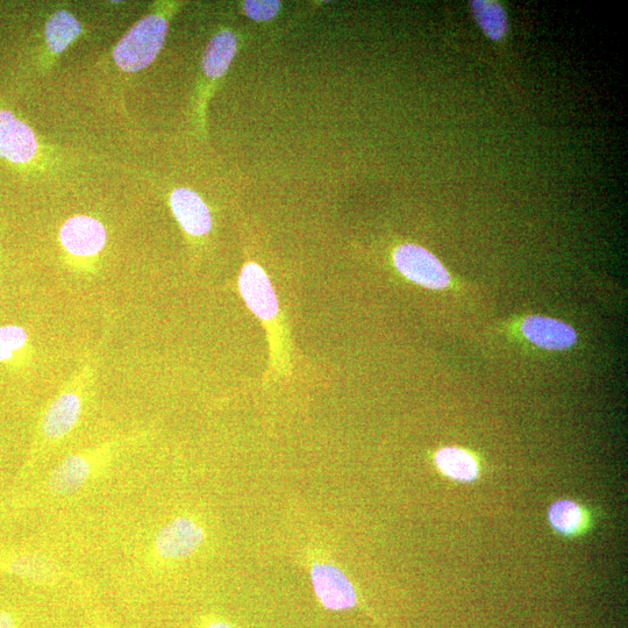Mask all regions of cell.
I'll return each mask as SVG.
<instances>
[{
  "label": "cell",
  "mask_w": 628,
  "mask_h": 628,
  "mask_svg": "<svg viewBox=\"0 0 628 628\" xmlns=\"http://www.w3.org/2000/svg\"><path fill=\"white\" fill-rule=\"evenodd\" d=\"M166 34L167 21L162 17L142 19L114 49V60L128 73L144 69L161 51Z\"/></svg>",
  "instance_id": "6da1fadb"
},
{
  "label": "cell",
  "mask_w": 628,
  "mask_h": 628,
  "mask_svg": "<svg viewBox=\"0 0 628 628\" xmlns=\"http://www.w3.org/2000/svg\"><path fill=\"white\" fill-rule=\"evenodd\" d=\"M395 266L401 273L421 287L444 289L449 284V274L430 252L416 245H403L394 255Z\"/></svg>",
  "instance_id": "7a4b0ae2"
},
{
  "label": "cell",
  "mask_w": 628,
  "mask_h": 628,
  "mask_svg": "<svg viewBox=\"0 0 628 628\" xmlns=\"http://www.w3.org/2000/svg\"><path fill=\"white\" fill-rule=\"evenodd\" d=\"M205 539L204 528L190 517H177L156 534L154 549L163 560L188 558Z\"/></svg>",
  "instance_id": "3957f363"
},
{
  "label": "cell",
  "mask_w": 628,
  "mask_h": 628,
  "mask_svg": "<svg viewBox=\"0 0 628 628\" xmlns=\"http://www.w3.org/2000/svg\"><path fill=\"white\" fill-rule=\"evenodd\" d=\"M311 581L314 594L328 610H347L358 603L353 584L339 568L330 563L314 562L311 567Z\"/></svg>",
  "instance_id": "277c9868"
},
{
  "label": "cell",
  "mask_w": 628,
  "mask_h": 628,
  "mask_svg": "<svg viewBox=\"0 0 628 628\" xmlns=\"http://www.w3.org/2000/svg\"><path fill=\"white\" fill-rule=\"evenodd\" d=\"M83 398L80 388L66 389L45 412L41 423V437L44 442L51 444L70 433L81 417Z\"/></svg>",
  "instance_id": "5b68a950"
},
{
  "label": "cell",
  "mask_w": 628,
  "mask_h": 628,
  "mask_svg": "<svg viewBox=\"0 0 628 628\" xmlns=\"http://www.w3.org/2000/svg\"><path fill=\"white\" fill-rule=\"evenodd\" d=\"M239 290L248 308L262 320L273 319L278 312V301L273 285L264 270L248 263L239 278Z\"/></svg>",
  "instance_id": "8992f818"
},
{
  "label": "cell",
  "mask_w": 628,
  "mask_h": 628,
  "mask_svg": "<svg viewBox=\"0 0 628 628\" xmlns=\"http://www.w3.org/2000/svg\"><path fill=\"white\" fill-rule=\"evenodd\" d=\"M97 456L92 453L74 454L64 459L47 480L49 494L69 496L82 489L96 470Z\"/></svg>",
  "instance_id": "52a82bcc"
},
{
  "label": "cell",
  "mask_w": 628,
  "mask_h": 628,
  "mask_svg": "<svg viewBox=\"0 0 628 628\" xmlns=\"http://www.w3.org/2000/svg\"><path fill=\"white\" fill-rule=\"evenodd\" d=\"M60 240L70 254L87 258L102 251L106 232L104 226L94 218L74 217L61 228Z\"/></svg>",
  "instance_id": "ba28073f"
},
{
  "label": "cell",
  "mask_w": 628,
  "mask_h": 628,
  "mask_svg": "<svg viewBox=\"0 0 628 628\" xmlns=\"http://www.w3.org/2000/svg\"><path fill=\"white\" fill-rule=\"evenodd\" d=\"M37 147L30 127L12 113L0 111V156L14 163H26L33 159Z\"/></svg>",
  "instance_id": "9c48e42d"
},
{
  "label": "cell",
  "mask_w": 628,
  "mask_h": 628,
  "mask_svg": "<svg viewBox=\"0 0 628 628\" xmlns=\"http://www.w3.org/2000/svg\"><path fill=\"white\" fill-rule=\"evenodd\" d=\"M0 573L25 578L42 585H52L60 580L61 569L56 562L37 553H19L0 556Z\"/></svg>",
  "instance_id": "30bf717a"
},
{
  "label": "cell",
  "mask_w": 628,
  "mask_h": 628,
  "mask_svg": "<svg viewBox=\"0 0 628 628\" xmlns=\"http://www.w3.org/2000/svg\"><path fill=\"white\" fill-rule=\"evenodd\" d=\"M170 203L178 223L189 234L201 237L210 232L212 227L210 211L196 192L177 189L171 195Z\"/></svg>",
  "instance_id": "8fae6325"
},
{
  "label": "cell",
  "mask_w": 628,
  "mask_h": 628,
  "mask_svg": "<svg viewBox=\"0 0 628 628\" xmlns=\"http://www.w3.org/2000/svg\"><path fill=\"white\" fill-rule=\"evenodd\" d=\"M522 331L532 344L551 351L572 347L576 341V333L572 327L551 318L528 317L524 320Z\"/></svg>",
  "instance_id": "7c38bea8"
},
{
  "label": "cell",
  "mask_w": 628,
  "mask_h": 628,
  "mask_svg": "<svg viewBox=\"0 0 628 628\" xmlns=\"http://www.w3.org/2000/svg\"><path fill=\"white\" fill-rule=\"evenodd\" d=\"M237 53V37L221 32L214 37L203 56V70L211 78L223 76Z\"/></svg>",
  "instance_id": "4fadbf2b"
},
{
  "label": "cell",
  "mask_w": 628,
  "mask_h": 628,
  "mask_svg": "<svg viewBox=\"0 0 628 628\" xmlns=\"http://www.w3.org/2000/svg\"><path fill=\"white\" fill-rule=\"evenodd\" d=\"M438 468L448 477L461 482L474 481L478 474L477 462L459 448H444L435 455Z\"/></svg>",
  "instance_id": "5bb4252c"
},
{
  "label": "cell",
  "mask_w": 628,
  "mask_h": 628,
  "mask_svg": "<svg viewBox=\"0 0 628 628\" xmlns=\"http://www.w3.org/2000/svg\"><path fill=\"white\" fill-rule=\"evenodd\" d=\"M471 11L478 26L492 40H501L508 31V18L501 4L490 0L471 2Z\"/></svg>",
  "instance_id": "9a60e30c"
},
{
  "label": "cell",
  "mask_w": 628,
  "mask_h": 628,
  "mask_svg": "<svg viewBox=\"0 0 628 628\" xmlns=\"http://www.w3.org/2000/svg\"><path fill=\"white\" fill-rule=\"evenodd\" d=\"M81 32V24L70 13L66 11L57 12L48 20L46 25L48 47L54 53H61Z\"/></svg>",
  "instance_id": "2e32d148"
},
{
  "label": "cell",
  "mask_w": 628,
  "mask_h": 628,
  "mask_svg": "<svg viewBox=\"0 0 628 628\" xmlns=\"http://www.w3.org/2000/svg\"><path fill=\"white\" fill-rule=\"evenodd\" d=\"M548 516L555 530L566 535L577 533L585 523L583 510L570 501L555 503L549 510Z\"/></svg>",
  "instance_id": "e0dca14e"
},
{
  "label": "cell",
  "mask_w": 628,
  "mask_h": 628,
  "mask_svg": "<svg viewBox=\"0 0 628 628\" xmlns=\"http://www.w3.org/2000/svg\"><path fill=\"white\" fill-rule=\"evenodd\" d=\"M28 335L23 327H0V363H11L27 347Z\"/></svg>",
  "instance_id": "ac0fdd59"
},
{
  "label": "cell",
  "mask_w": 628,
  "mask_h": 628,
  "mask_svg": "<svg viewBox=\"0 0 628 628\" xmlns=\"http://www.w3.org/2000/svg\"><path fill=\"white\" fill-rule=\"evenodd\" d=\"M280 5V2H270V0H260V2L249 0V2L244 3V10L247 16L253 20L268 21L276 16L280 10Z\"/></svg>",
  "instance_id": "d6986e66"
},
{
  "label": "cell",
  "mask_w": 628,
  "mask_h": 628,
  "mask_svg": "<svg viewBox=\"0 0 628 628\" xmlns=\"http://www.w3.org/2000/svg\"><path fill=\"white\" fill-rule=\"evenodd\" d=\"M0 628H17L16 619L10 612L0 610Z\"/></svg>",
  "instance_id": "ffe728a7"
},
{
  "label": "cell",
  "mask_w": 628,
  "mask_h": 628,
  "mask_svg": "<svg viewBox=\"0 0 628 628\" xmlns=\"http://www.w3.org/2000/svg\"><path fill=\"white\" fill-rule=\"evenodd\" d=\"M205 628H234L232 625L223 622V620H209Z\"/></svg>",
  "instance_id": "44dd1931"
},
{
  "label": "cell",
  "mask_w": 628,
  "mask_h": 628,
  "mask_svg": "<svg viewBox=\"0 0 628 628\" xmlns=\"http://www.w3.org/2000/svg\"><path fill=\"white\" fill-rule=\"evenodd\" d=\"M107 628H109V627H107Z\"/></svg>",
  "instance_id": "7402d4cb"
}]
</instances>
